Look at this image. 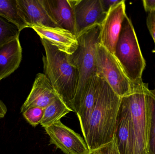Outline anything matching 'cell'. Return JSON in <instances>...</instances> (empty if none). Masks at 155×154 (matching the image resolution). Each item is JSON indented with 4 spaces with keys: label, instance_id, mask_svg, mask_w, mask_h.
I'll list each match as a JSON object with an SVG mask.
<instances>
[{
    "label": "cell",
    "instance_id": "1",
    "mask_svg": "<svg viewBox=\"0 0 155 154\" xmlns=\"http://www.w3.org/2000/svg\"><path fill=\"white\" fill-rule=\"evenodd\" d=\"M121 99L107 82L100 78L95 105L83 134L89 151L114 140Z\"/></svg>",
    "mask_w": 155,
    "mask_h": 154
},
{
    "label": "cell",
    "instance_id": "2",
    "mask_svg": "<svg viewBox=\"0 0 155 154\" xmlns=\"http://www.w3.org/2000/svg\"><path fill=\"white\" fill-rule=\"evenodd\" d=\"M41 42L45 52L42 58L44 74L59 97L72 110L78 87V70L70 62L68 54L45 40L41 39Z\"/></svg>",
    "mask_w": 155,
    "mask_h": 154
},
{
    "label": "cell",
    "instance_id": "3",
    "mask_svg": "<svg viewBox=\"0 0 155 154\" xmlns=\"http://www.w3.org/2000/svg\"><path fill=\"white\" fill-rule=\"evenodd\" d=\"M100 27L101 25H95L78 36L77 49L71 55H68L70 62L77 68L79 74L78 87L72 109L75 113L97 75L95 53L97 44L99 43Z\"/></svg>",
    "mask_w": 155,
    "mask_h": 154
},
{
    "label": "cell",
    "instance_id": "4",
    "mask_svg": "<svg viewBox=\"0 0 155 154\" xmlns=\"http://www.w3.org/2000/svg\"><path fill=\"white\" fill-rule=\"evenodd\" d=\"M114 55L132 83L143 82L142 75L146 64L134 28L127 15L122 24Z\"/></svg>",
    "mask_w": 155,
    "mask_h": 154
},
{
    "label": "cell",
    "instance_id": "5",
    "mask_svg": "<svg viewBox=\"0 0 155 154\" xmlns=\"http://www.w3.org/2000/svg\"><path fill=\"white\" fill-rule=\"evenodd\" d=\"M95 55L97 76L106 81L120 97L132 93L134 84L127 77L114 54L98 43Z\"/></svg>",
    "mask_w": 155,
    "mask_h": 154
},
{
    "label": "cell",
    "instance_id": "6",
    "mask_svg": "<svg viewBox=\"0 0 155 154\" xmlns=\"http://www.w3.org/2000/svg\"><path fill=\"white\" fill-rule=\"evenodd\" d=\"M50 137V143L65 154H88L86 143L80 135L61 121L44 127Z\"/></svg>",
    "mask_w": 155,
    "mask_h": 154
},
{
    "label": "cell",
    "instance_id": "7",
    "mask_svg": "<svg viewBox=\"0 0 155 154\" xmlns=\"http://www.w3.org/2000/svg\"><path fill=\"white\" fill-rule=\"evenodd\" d=\"M78 37L96 25H101L107 15L100 0H71Z\"/></svg>",
    "mask_w": 155,
    "mask_h": 154
},
{
    "label": "cell",
    "instance_id": "8",
    "mask_svg": "<svg viewBox=\"0 0 155 154\" xmlns=\"http://www.w3.org/2000/svg\"><path fill=\"white\" fill-rule=\"evenodd\" d=\"M126 15L125 1L122 0L111 7L101 25L99 43L113 54Z\"/></svg>",
    "mask_w": 155,
    "mask_h": 154
},
{
    "label": "cell",
    "instance_id": "9",
    "mask_svg": "<svg viewBox=\"0 0 155 154\" xmlns=\"http://www.w3.org/2000/svg\"><path fill=\"white\" fill-rule=\"evenodd\" d=\"M59 96L46 76L43 73L36 75L31 90L22 105L23 113L31 108H45Z\"/></svg>",
    "mask_w": 155,
    "mask_h": 154
},
{
    "label": "cell",
    "instance_id": "10",
    "mask_svg": "<svg viewBox=\"0 0 155 154\" xmlns=\"http://www.w3.org/2000/svg\"><path fill=\"white\" fill-rule=\"evenodd\" d=\"M31 28L41 39L45 40L68 55H71L77 49L78 45L77 37L69 31L42 25L33 26Z\"/></svg>",
    "mask_w": 155,
    "mask_h": 154
},
{
    "label": "cell",
    "instance_id": "11",
    "mask_svg": "<svg viewBox=\"0 0 155 154\" xmlns=\"http://www.w3.org/2000/svg\"><path fill=\"white\" fill-rule=\"evenodd\" d=\"M48 15L61 29L75 35L73 8L71 0H41Z\"/></svg>",
    "mask_w": 155,
    "mask_h": 154
},
{
    "label": "cell",
    "instance_id": "12",
    "mask_svg": "<svg viewBox=\"0 0 155 154\" xmlns=\"http://www.w3.org/2000/svg\"><path fill=\"white\" fill-rule=\"evenodd\" d=\"M17 4L19 14L29 28L38 25L59 28L48 15L41 0H17Z\"/></svg>",
    "mask_w": 155,
    "mask_h": 154
},
{
    "label": "cell",
    "instance_id": "13",
    "mask_svg": "<svg viewBox=\"0 0 155 154\" xmlns=\"http://www.w3.org/2000/svg\"><path fill=\"white\" fill-rule=\"evenodd\" d=\"M22 58L19 37L0 45V80L18 68Z\"/></svg>",
    "mask_w": 155,
    "mask_h": 154
},
{
    "label": "cell",
    "instance_id": "14",
    "mask_svg": "<svg viewBox=\"0 0 155 154\" xmlns=\"http://www.w3.org/2000/svg\"><path fill=\"white\" fill-rule=\"evenodd\" d=\"M99 85L100 78L96 75L93 78L76 113L83 134L84 132L91 113L94 107L98 95Z\"/></svg>",
    "mask_w": 155,
    "mask_h": 154
},
{
    "label": "cell",
    "instance_id": "15",
    "mask_svg": "<svg viewBox=\"0 0 155 154\" xmlns=\"http://www.w3.org/2000/svg\"><path fill=\"white\" fill-rule=\"evenodd\" d=\"M147 113V154H155V88L145 89Z\"/></svg>",
    "mask_w": 155,
    "mask_h": 154
},
{
    "label": "cell",
    "instance_id": "16",
    "mask_svg": "<svg viewBox=\"0 0 155 154\" xmlns=\"http://www.w3.org/2000/svg\"><path fill=\"white\" fill-rule=\"evenodd\" d=\"M72 110L59 97H57L52 102L44 109L43 117L41 125L44 127L61 121ZM73 112V111H72Z\"/></svg>",
    "mask_w": 155,
    "mask_h": 154
},
{
    "label": "cell",
    "instance_id": "17",
    "mask_svg": "<svg viewBox=\"0 0 155 154\" xmlns=\"http://www.w3.org/2000/svg\"><path fill=\"white\" fill-rule=\"evenodd\" d=\"M0 17L14 24L21 32L29 28L19 14L17 0H0Z\"/></svg>",
    "mask_w": 155,
    "mask_h": 154
},
{
    "label": "cell",
    "instance_id": "18",
    "mask_svg": "<svg viewBox=\"0 0 155 154\" xmlns=\"http://www.w3.org/2000/svg\"><path fill=\"white\" fill-rule=\"evenodd\" d=\"M20 32L15 25L0 17V45L19 37Z\"/></svg>",
    "mask_w": 155,
    "mask_h": 154
},
{
    "label": "cell",
    "instance_id": "19",
    "mask_svg": "<svg viewBox=\"0 0 155 154\" xmlns=\"http://www.w3.org/2000/svg\"><path fill=\"white\" fill-rule=\"evenodd\" d=\"M44 109L39 107H32L25 111L23 115L26 121L34 127L41 124L43 117Z\"/></svg>",
    "mask_w": 155,
    "mask_h": 154
},
{
    "label": "cell",
    "instance_id": "20",
    "mask_svg": "<svg viewBox=\"0 0 155 154\" xmlns=\"http://www.w3.org/2000/svg\"><path fill=\"white\" fill-rule=\"evenodd\" d=\"M88 154H120L117 148L115 137L108 143L96 149L91 150Z\"/></svg>",
    "mask_w": 155,
    "mask_h": 154
},
{
    "label": "cell",
    "instance_id": "21",
    "mask_svg": "<svg viewBox=\"0 0 155 154\" xmlns=\"http://www.w3.org/2000/svg\"><path fill=\"white\" fill-rule=\"evenodd\" d=\"M147 25L155 44V11L148 13Z\"/></svg>",
    "mask_w": 155,
    "mask_h": 154
},
{
    "label": "cell",
    "instance_id": "22",
    "mask_svg": "<svg viewBox=\"0 0 155 154\" xmlns=\"http://www.w3.org/2000/svg\"><path fill=\"white\" fill-rule=\"evenodd\" d=\"M104 12L107 14L111 7L120 3L122 0H100Z\"/></svg>",
    "mask_w": 155,
    "mask_h": 154
},
{
    "label": "cell",
    "instance_id": "23",
    "mask_svg": "<svg viewBox=\"0 0 155 154\" xmlns=\"http://www.w3.org/2000/svg\"><path fill=\"white\" fill-rule=\"evenodd\" d=\"M143 2L146 11L148 13L155 11V0H143Z\"/></svg>",
    "mask_w": 155,
    "mask_h": 154
},
{
    "label": "cell",
    "instance_id": "24",
    "mask_svg": "<svg viewBox=\"0 0 155 154\" xmlns=\"http://www.w3.org/2000/svg\"><path fill=\"white\" fill-rule=\"evenodd\" d=\"M7 108L2 101L0 99V118H3L6 114Z\"/></svg>",
    "mask_w": 155,
    "mask_h": 154
},
{
    "label": "cell",
    "instance_id": "25",
    "mask_svg": "<svg viewBox=\"0 0 155 154\" xmlns=\"http://www.w3.org/2000/svg\"></svg>",
    "mask_w": 155,
    "mask_h": 154
}]
</instances>
